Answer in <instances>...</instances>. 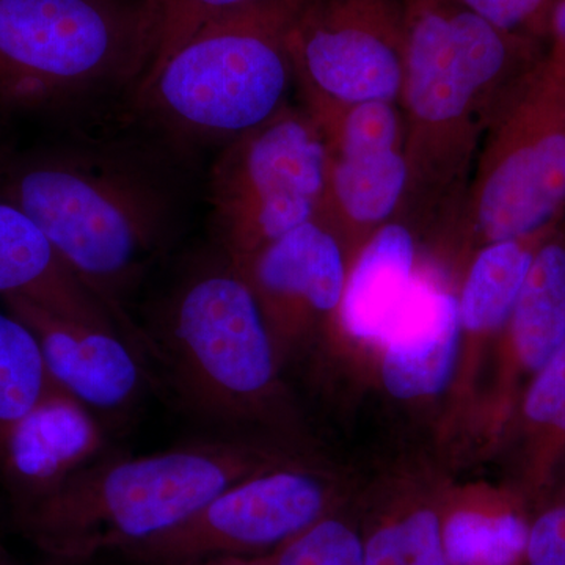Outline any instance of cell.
<instances>
[{
	"mask_svg": "<svg viewBox=\"0 0 565 565\" xmlns=\"http://www.w3.org/2000/svg\"><path fill=\"white\" fill-rule=\"evenodd\" d=\"M189 152L132 114L0 162V199L20 207L122 321V299L191 207Z\"/></svg>",
	"mask_w": 565,
	"mask_h": 565,
	"instance_id": "6da1fadb",
	"label": "cell"
},
{
	"mask_svg": "<svg viewBox=\"0 0 565 565\" xmlns=\"http://www.w3.org/2000/svg\"><path fill=\"white\" fill-rule=\"evenodd\" d=\"M255 455L195 441L140 457H107L55 492L17 508L18 530L55 565L87 563L167 533L230 486L255 475Z\"/></svg>",
	"mask_w": 565,
	"mask_h": 565,
	"instance_id": "7a4b0ae2",
	"label": "cell"
},
{
	"mask_svg": "<svg viewBox=\"0 0 565 565\" xmlns=\"http://www.w3.org/2000/svg\"><path fill=\"white\" fill-rule=\"evenodd\" d=\"M307 0H259L204 24L139 82L131 111L191 154L269 121L294 71L289 32Z\"/></svg>",
	"mask_w": 565,
	"mask_h": 565,
	"instance_id": "3957f363",
	"label": "cell"
},
{
	"mask_svg": "<svg viewBox=\"0 0 565 565\" xmlns=\"http://www.w3.org/2000/svg\"><path fill=\"white\" fill-rule=\"evenodd\" d=\"M143 71L141 0H0V111L90 106Z\"/></svg>",
	"mask_w": 565,
	"mask_h": 565,
	"instance_id": "277c9868",
	"label": "cell"
},
{
	"mask_svg": "<svg viewBox=\"0 0 565 565\" xmlns=\"http://www.w3.org/2000/svg\"><path fill=\"white\" fill-rule=\"evenodd\" d=\"M161 337L174 384L200 414H252L273 392V338L250 286L226 258H212L178 285L163 308Z\"/></svg>",
	"mask_w": 565,
	"mask_h": 565,
	"instance_id": "5b68a950",
	"label": "cell"
},
{
	"mask_svg": "<svg viewBox=\"0 0 565 565\" xmlns=\"http://www.w3.org/2000/svg\"><path fill=\"white\" fill-rule=\"evenodd\" d=\"M327 181V150L313 126L278 111L236 137L206 182L212 232L236 269L274 241L315 221Z\"/></svg>",
	"mask_w": 565,
	"mask_h": 565,
	"instance_id": "8992f818",
	"label": "cell"
},
{
	"mask_svg": "<svg viewBox=\"0 0 565 565\" xmlns=\"http://www.w3.org/2000/svg\"><path fill=\"white\" fill-rule=\"evenodd\" d=\"M330 494L316 476L278 470L230 486L180 525L121 550L140 565H214L280 548L329 515Z\"/></svg>",
	"mask_w": 565,
	"mask_h": 565,
	"instance_id": "52a82bcc",
	"label": "cell"
},
{
	"mask_svg": "<svg viewBox=\"0 0 565 565\" xmlns=\"http://www.w3.org/2000/svg\"><path fill=\"white\" fill-rule=\"evenodd\" d=\"M403 21L407 102L427 122L460 117L535 44L500 31L459 0H407Z\"/></svg>",
	"mask_w": 565,
	"mask_h": 565,
	"instance_id": "ba28073f",
	"label": "cell"
},
{
	"mask_svg": "<svg viewBox=\"0 0 565 565\" xmlns=\"http://www.w3.org/2000/svg\"><path fill=\"white\" fill-rule=\"evenodd\" d=\"M479 196L490 243L546 233L565 207V63L546 58Z\"/></svg>",
	"mask_w": 565,
	"mask_h": 565,
	"instance_id": "9c48e42d",
	"label": "cell"
},
{
	"mask_svg": "<svg viewBox=\"0 0 565 565\" xmlns=\"http://www.w3.org/2000/svg\"><path fill=\"white\" fill-rule=\"evenodd\" d=\"M288 44L294 71L337 102H390L404 82L403 11L386 0H307Z\"/></svg>",
	"mask_w": 565,
	"mask_h": 565,
	"instance_id": "30bf717a",
	"label": "cell"
},
{
	"mask_svg": "<svg viewBox=\"0 0 565 565\" xmlns=\"http://www.w3.org/2000/svg\"><path fill=\"white\" fill-rule=\"evenodd\" d=\"M7 311L39 340L54 384L93 414L120 412L147 384L139 345L107 327L65 318L24 299L2 297Z\"/></svg>",
	"mask_w": 565,
	"mask_h": 565,
	"instance_id": "8fae6325",
	"label": "cell"
},
{
	"mask_svg": "<svg viewBox=\"0 0 565 565\" xmlns=\"http://www.w3.org/2000/svg\"><path fill=\"white\" fill-rule=\"evenodd\" d=\"M104 449L106 434L98 416L55 388L0 435V468L21 508L103 459Z\"/></svg>",
	"mask_w": 565,
	"mask_h": 565,
	"instance_id": "7c38bea8",
	"label": "cell"
},
{
	"mask_svg": "<svg viewBox=\"0 0 565 565\" xmlns=\"http://www.w3.org/2000/svg\"><path fill=\"white\" fill-rule=\"evenodd\" d=\"M241 274L255 294L264 321L296 329L307 313H329L343 299L340 245L318 222L297 226L248 259Z\"/></svg>",
	"mask_w": 565,
	"mask_h": 565,
	"instance_id": "4fadbf2b",
	"label": "cell"
},
{
	"mask_svg": "<svg viewBox=\"0 0 565 565\" xmlns=\"http://www.w3.org/2000/svg\"><path fill=\"white\" fill-rule=\"evenodd\" d=\"M18 296L52 313L117 330L145 344L136 327L104 302L55 250L39 225L20 207L0 199V297Z\"/></svg>",
	"mask_w": 565,
	"mask_h": 565,
	"instance_id": "5bb4252c",
	"label": "cell"
},
{
	"mask_svg": "<svg viewBox=\"0 0 565 565\" xmlns=\"http://www.w3.org/2000/svg\"><path fill=\"white\" fill-rule=\"evenodd\" d=\"M460 327L459 300L416 278L414 291L384 343L386 390L399 399L441 392L455 367Z\"/></svg>",
	"mask_w": 565,
	"mask_h": 565,
	"instance_id": "9a60e30c",
	"label": "cell"
},
{
	"mask_svg": "<svg viewBox=\"0 0 565 565\" xmlns=\"http://www.w3.org/2000/svg\"><path fill=\"white\" fill-rule=\"evenodd\" d=\"M415 245L401 225L384 226L364 248L341 299L345 329L385 343L414 291Z\"/></svg>",
	"mask_w": 565,
	"mask_h": 565,
	"instance_id": "2e32d148",
	"label": "cell"
},
{
	"mask_svg": "<svg viewBox=\"0 0 565 565\" xmlns=\"http://www.w3.org/2000/svg\"><path fill=\"white\" fill-rule=\"evenodd\" d=\"M508 322L512 359L534 375L565 341L564 243L539 245Z\"/></svg>",
	"mask_w": 565,
	"mask_h": 565,
	"instance_id": "e0dca14e",
	"label": "cell"
},
{
	"mask_svg": "<svg viewBox=\"0 0 565 565\" xmlns=\"http://www.w3.org/2000/svg\"><path fill=\"white\" fill-rule=\"evenodd\" d=\"M542 234L527 239L490 243L479 253L459 300L465 329L490 332L509 321L537 250L535 243Z\"/></svg>",
	"mask_w": 565,
	"mask_h": 565,
	"instance_id": "ac0fdd59",
	"label": "cell"
},
{
	"mask_svg": "<svg viewBox=\"0 0 565 565\" xmlns=\"http://www.w3.org/2000/svg\"><path fill=\"white\" fill-rule=\"evenodd\" d=\"M530 522L512 509L460 508L441 519L449 565L525 563Z\"/></svg>",
	"mask_w": 565,
	"mask_h": 565,
	"instance_id": "d6986e66",
	"label": "cell"
},
{
	"mask_svg": "<svg viewBox=\"0 0 565 565\" xmlns=\"http://www.w3.org/2000/svg\"><path fill=\"white\" fill-rule=\"evenodd\" d=\"M55 388L35 334L9 311H0V435Z\"/></svg>",
	"mask_w": 565,
	"mask_h": 565,
	"instance_id": "ffe728a7",
	"label": "cell"
},
{
	"mask_svg": "<svg viewBox=\"0 0 565 565\" xmlns=\"http://www.w3.org/2000/svg\"><path fill=\"white\" fill-rule=\"evenodd\" d=\"M407 181L403 156L394 150L341 158L332 174L341 207L356 222L374 223L392 214Z\"/></svg>",
	"mask_w": 565,
	"mask_h": 565,
	"instance_id": "44dd1931",
	"label": "cell"
},
{
	"mask_svg": "<svg viewBox=\"0 0 565 565\" xmlns=\"http://www.w3.org/2000/svg\"><path fill=\"white\" fill-rule=\"evenodd\" d=\"M256 2L259 0H141L145 46L141 79L158 70L204 24Z\"/></svg>",
	"mask_w": 565,
	"mask_h": 565,
	"instance_id": "7402d4cb",
	"label": "cell"
},
{
	"mask_svg": "<svg viewBox=\"0 0 565 565\" xmlns=\"http://www.w3.org/2000/svg\"><path fill=\"white\" fill-rule=\"evenodd\" d=\"M263 565H364L362 533L340 516L326 515L286 542Z\"/></svg>",
	"mask_w": 565,
	"mask_h": 565,
	"instance_id": "603a6c76",
	"label": "cell"
},
{
	"mask_svg": "<svg viewBox=\"0 0 565 565\" xmlns=\"http://www.w3.org/2000/svg\"><path fill=\"white\" fill-rule=\"evenodd\" d=\"M523 416L548 456L565 445V341L531 379Z\"/></svg>",
	"mask_w": 565,
	"mask_h": 565,
	"instance_id": "cb8c5ba5",
	"label": "cell"
},
{
	"mask_svg": "<svg viewBox=\"0 0 565 565\" xmlns=\"http://www.w3.org/2000/svg\"><path fill=\"white\" fill-rule=\"evenodd\" d=\"M397 117L390 102L355 104L343 126V158L394 150Z\"/></svg>",
	"mask_w": 565,
	"mask_h": 565,
	"instance_id": "d4e9b609",
	"label": "cell"
},
{
	"mask_svg": "<svg viewBox=\"0 0 565 565\" xmlns=\"http://www.w3.org/2000/svg\"><path fill=\"white\" fill-rule=\"evenodd\" d=\"M463 7L511 35L535 41L548 36L553 0H459Z\"/></svg>",
	"mask_w": 565,
	"mask_h": 565,
	"instance_id": "484cf974",
	"label": "cell"
},
{
	"mask_svg": "<svg viewBox=\"0 0 565 565\" xmlns=\"http://www.w3.org/2000/svg\"><path fill=\"white\" fill-rule=\"evenodd\" d=\"M526 565H565V504L545 509L530 522Z\"/></svg>",
	"mask_w": 565,
	"mask_h": 565,
	"instance_id": "4316f807",
	"label": "cell"
},
{
	"mask_svg": "<svg viewBox=\"0 0 565 565\" xmlns=\"http://www.w3.org/2000/svg\"><path fill=\"white\" fill-rule=\"evenodd\" d=\"M0 565H18L14 563L13 557H11L2 546H0Z\"/></svg>",
	"mask_w": 565,
	"mask_h": 565,
	"instance_id": "83f0119b",
	"label": "cell"
},
{
	"mask_svg": "<svg viewBox=\"0 0 565 565\" xmlns=\"http://www.w3.org/2000/svg\"><path fill=\"white\" fill-rule=\"evenodd\" d=\"M223 565H263L259 563V561H256V563L245 564V563H234V561H226Z\"/></svg>",
	"mask_w": 565,
	"mask_h": 565,
	"instance_id": "f1b7e54d",
	"label": "cell"
},
{
	"mask_svg": "<svg viewBox=\"0 0 565 565\" xmlns=\"http://www.w3.org/2000/svg\"><path fill=\"white\" fill-rule=\"evenodd\" d=\"M50 565H55V564H50Z\"/></svg>",
	"mask_w": 565,
	"mask_h": 565,
	"instance_id": "f546056e",
	"label": "cell"
}]
</instances>
